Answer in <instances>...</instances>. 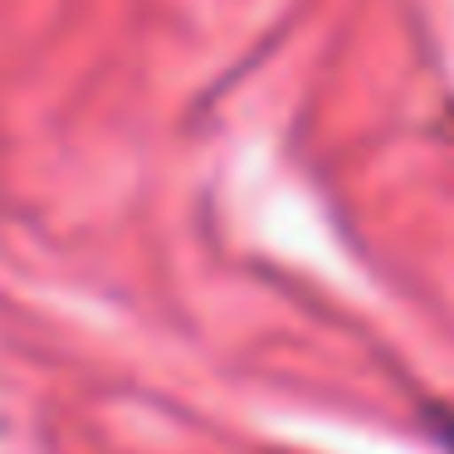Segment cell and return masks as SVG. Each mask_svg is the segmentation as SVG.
<instances>
[{"label": "cell", "instance_id": "6da1fadb", "mask_svg": "<svg viewBox=\"0 0 454 454\" xmlns=\"http://www.w3.org/2000/svg\"><path fill=\"white\" fill-rule=\"evenodd\" d=\"M434 440L444 444V454H454V415L450 411H434Z\"/></svg>", "mask_w": 454, "mask_h": 454}]
</instances>
